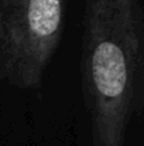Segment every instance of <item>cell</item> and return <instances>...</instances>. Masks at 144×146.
<instances>
[{"label": "cell", "mask_w": 144, "mask_h": 146, "mask_svg": "<svg viewBox=\"0 0 144 146\" xmlns=\"http://www.w3.org/2000/svg\"><path fill=\"white\" fill-rule=\"evenodd\" d=\"M66 0H0V78L38 90L65 26Z\"/></svg>", "instance_id": "7a4b0ae2"}, {"label": "cell", "mask_w": 144, "mask_h": 146, "mask_svg": "<svg viewBox=\"0 0 144 146\" xmlns=\"http://www.w3.org/2000/svg\"><path fill=\"white\" fill-rule=\"evenodd\" d=\"M81 87L93 146H124L144 111V0H86Z\"/></svg>", "instance_id": "6da1fadb"}]
</instances>
